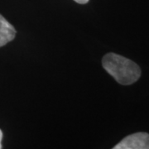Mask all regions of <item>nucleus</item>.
I'll list each match as a JSON object with an SVG mask.
<instances>
[{"label": "nucleus", "mask_w": 149, "mask_h": 149, "mask_svg": "<svg viewBox=\"0 0 149 149\" xmlns=\"http://www.w3.org/2000/svg\"><path fill=\"white\" fill-rule=\"evenodd\" d=\"M74 1H75L78 3H80V4H85L86 3H88L89 0H74Z\"/></svg>", "instance_id": "20e7f679"}, {"label": "nucleus", "mask_w": 149, "mask_h": 149, "mask_svg": "<svg viewBox=\"0 0 149 149\" xmlns=\"http://www.w3.org/2000/svg\"><path fill=\"white\" fill-rule=\"evenodd\" d=\"M16 33L13 26L0 14V47L12 42L16 36Z\"/></svg>", "instance_id": "7ed1b4c3"}, {"label": "nucleus", "mask_w": 149, "mask_h": 149, "mask_svg": "<svg viewBox=\"0 0 149 149\" xmlns=\"http://www.w3.org/2000/svg\"><path fill=\"white\" fill-rule=\"evenodd\" d=\"M3 132H2V130L0 129V149L2 148V140H3Z\"/></svg>", "instance_id": "39448f33"}, {"label": "nucleus", "mask_w": 149, "mask_h": 149, "mask_svg": "<svg viewBox=\"0 0 149 149\" xmlns=\"http://www.w3.org/2000/svg\"><path fill=\"white\" fill-rule=\"evenodd\" d=\"M113 149H149V134L136 133L124 138Z\"/></svg>", "instance_id": "f03ea898"}, {"label": "nucleus", "mask_w": 149, "mask_h": 149, "mask_svg": "<svg viewBox=\"0 0 149 149\" xmlns=\"http://www.w3.org/2000/svg\"><path fill=\"white\" fill-rule=\"evenodd\" d=\"M104 69L123 85H132L141 76V69L133 61L118 54H106L102 60Z\"/></svg>", "instance_id": "f257e3e1"}]
</instances>
